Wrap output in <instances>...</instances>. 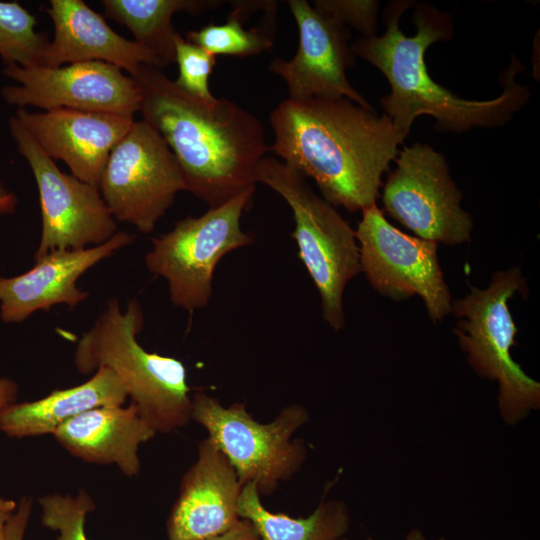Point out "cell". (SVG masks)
Segmentation results:
<instances>
[{
	"label": "cell",
	"mask_w": 540,
	"mask_h": 540,
	"mask_svg": "<svg viewBox=\"0 0 540 540\" xmlns=\"http://www.w3.org/2000/svg\"><path fill=\"white\" fill-rule=\"evenodd\" d=\"M269 121L274 133L269 150L311 178L326 201L352 213L376 203L382 174L405 139L385 113L347 98H288Z\"/></svg>",
	"instance_id": "1"
},
{
	"label": "cell",
	"mask_w": 540,
	"mask_h": 540,
	"mask_svg": "<svg viewBox=\"0 0 540 540\" xmlns=\"http://www.w3.org/2000/svg\"><path fill=\"white\" fill-rule=\"evenodd\" d=\"M132 77L142 120L169 146L186 191L213 208L255 186L256 168L269 150L256 116L226 98L193 97L157 67L142 65Z\"/></svg>",
	"instance_id": "2"
},
{
	"label": "cell",
	"mask_w": 540,
	"mask_h": 540,
	"mask_svg": "<svg viewBox=\"0 0 540 540\" xmlns=\"http://www.w3.org/2000/svg\"><path fill=\"white\" fill-rule=\"evenodd\" d=\"M410 5V1L390 3L384 12L386 32L361 37L350 45L353 54L374 65L388 80L391 91L380 104L402 135L409 134L421 115L433 116L438 129L449 132L501 125L527 102L529 89L515 81L520 71L516 59L502 76V93L491 100L461 99L436 83L428 73L425 52L434 42L452 36V22L448 14L432 6L417 5L413 17L417 32L407 37L399 21Z\"/></svg>",
	"instance_id": "3"
},
{
	"label": "cell",
	"mask_w": 540,
	"mask_h": 540,
	"mask_svg": "<svg viewBox=\"0 0 540 540\" xmlns=\"http://www.w3.org/2000/svg\"><path fill=\"white\" fill-rule=\"evenodd\" d=\"M143 325L137 300H130L122 312L118 299H110L78 340L73 361L82 374L100 367L111 369L142 418L156 433H169L192 419L187 372L180 360L148 352L139 344L137 335Z\"/></svg>",
	"instance_id": "4"
},
{
	"label": "cell",
	"mask_w": 540,
	"mask_h": 540,
	"mask_svg": "<svg viewBox=\"0 0 540 540\" xmlns=\"http://www.w3.org/2000/svg\"><path fill=\"white\" fill-rule=\"evenodd\" d=\"M255 176L256 183L274 190L291 208L298 256L320 295L324 320L339 331L345 325V287L361 272L355 231L302 174L284 162L265 156Z\"/></svg>",
	"instance_id": "5"
},
{
	"label": "cell",
	"mask_w": 540,
	"mask_h": 540,
	"mask_svg": "<svg viewBox=\"0 0 540 540\" xmlns=\"http://www.w3.org/2000/svg\"><path fill=\"white\" fill-rule=\"evenodd\" d=\"M470 293L452 301L459 319L454 330L475 372L498 382V408L504 422L515 425L540 407V383L516 363L511 348L518 332L508 307L516 292L527 293L521 270L497 271L486 289L469 285Z\"/></svg>",
	"instance_id": "6"
},
{
	"label": "cell",
	"mask_w": 540,
	"mask_h": 540,
	"mask_svg": "<svg viewBox=\"0 0 540 540\" xmlns=\"http://www.w3.org/2000/svg\"><path fill=\"white\" fill-rule=\"evenodd\" d=\"M191 417L201 424L209 439L234 467L242 485L254 482L258 491L270 495L280 481L290 479L302 467L306 446L294 433L309 420L300 404L283 408L264 424L256 421L244 404L223 406L202 391L192 396Z\"/></svg>",
	"instance_id": "7"
},
{
	"label": "cell",
	"mask_w": 540,
	"mask_h": 540,
	"mask_svg": "<svg viewBox=\"0 0 540 540\" xmlns=\"http://www.w3.org/2000/svg\"><path fill=\"white\" fill-rule=\"evenodd\" d=\"M255 186L199 217L178 220L173 229L152 239L145 256L147 269L168 283L170 301L193 312L205 308L213 294L217 264L228 253L253 243L241 227L243 211Z\"/></svg>",
	"instance_id": "8"
},
{
	"label": "cell",
	"mask_w": 540,
	"mask_h": 540,
	"mask_svg": "<svg viewBox=\"0 0 540 540\" xmlns=\"http://www.w3.org/2000/svg\"><path fill=\"white\" fill-rule=\"evenodd\" d=\"M98 189L116 221L148 234L186 183L163 137L141 120L112 149Z\"/></svg>",
	"instance_id": "9"
},
{
	"label": "cell",
	"mask_w": 540,
	"mask_h": 540,
	"mask_svg": "<svg viewBox=\"0 0 540 540\" xmlns=\"http://www.w3.org/2000/svg\"><path fill=\"white\" fill-rule=\"evenodd\" d=\"M9 129L39 192L42 231L35 260L52 251L86 249L111 239L118 226L98 187L63 173L14 115Z\"/></svg>",
	"instance_id": "10"
},
{
	"label": "cell",
	"mask_w": 540,
	"mask_h": 540,
	"mask_svg": "<svg viewBox=\"0 0 540 540\" xmlns=\"http://www.w3.org/2000/svg\"><path fill=\"white\" fill-rule=\"evenodd\" d=\"M444 156L415 143L398 153L383 190L384 210L419 238L448 245L471 239L473 221Z\"/></svg>",
	"instance_id": "11"
},
{
	"label": "cell",
	"mask_w": 540,
	"mask_h": 540,
	"mask_svg": "<svg viewBox=\"0 0 540 540\" xmlns=\"http://www.w3.org/2000/svg\"><path fill=\"white\" fill-rule=\"evenodd\" d=\"M355 236L361 272L378 293L396 301L420 296L434 322L452 311L437 242L403 233L386 220L376 203L362 210Z\"/></svg>",
	"instance_id": "12"
},
{
	"label": "cell",
	"mask_w": 540,
	"mask_h": 540,
	"mask_svg": "<svg viewBox=\"0 0 540 540\" xmlns=\"http://www.w3.org/2000/svg\"><path fill=\"white\" fill-rule=\"evenodd\" d=\"M3 74L16 84L3 87L2 97L18 108H67L129 117L139 112L138 83L110 63L87 61L29 68L4 64Z\"/></svg>",
	"instance_id": "13"
},
{
	"label": "cell",
	"mask_w": 540,
	"mask_h": 540,
	"mask_svg": "<svg viewBox=\"0 0 540 540\" xmlns=\"http://www.w3.org/2000/svg\"><path fill=\"white\" fill-rule=\"evenodd\" d=\"M287 4L298 27V49L289 60L274 59L269 69L286 83L289 99L347 98L372 108L347 79L346 71L354 64L348 27L321 14L306 0Z\"/></svg>",
	"instance_id": "14"
},
{
	"label": "cell",
	"mask_w": 540,
	"mask_h": 540,
	"mask_svg": "<svg viewBox=\"0 0 540 540\" xmlns=\"http://www.w3.org/2000/svg\"><path fill=\"white\" fill-rule=\"evenodd\" d=\"M39 147L62 160L72 175L98 187L108 157L134 123L133 117L56 108L14 115Z\"/></svg>",
	"instance_id": "15"
},
{
	"label": "cell",
	"mask_w": 540,
	"mask_h": 540,
	"mask_svg": "<svg viewBox=\"0 0 540 540\" xmlns=\"http://www.w3.org/2000/svg\"><path fill=\"white\" fill-rule=\"evenodd\" d=\"M134 236L117 232L107 242L80 250H56L35 260L28 271L0 278V318L18 323L39 310L64 304L70 308L83 302L88 293L77 287L78 279L91 267L130 245Z\"/></svg>",
	"instance_id": "16"
},
{
	"label": "cell",
	"mask_w": 540,
	"mask_h": 540,
	"mask_svg": "<svg viewBox=\"0 0 540 540\" xmlns=\"http://www.w3.org/2000/svg\"><path fill=\"white\" fill-rule=\"evenodd\" d=\"M242 487L226 456L209 438L203 440L197 460L181 480L167 521L169 539L200 540L230 529L240 519Z\"/></svg>",
	"instance_id": "17"
},
{
	"label": "cell",
	"mask_w": 540,
	"mask_h": 540,
	"mask_svg": "<svg viewBox=\"0 0 540 540\" xmlns=\"http://www.w3.org/2000/svg\"><path fill=\"white\" fill-rule=\"evenodd\" d=\"M54 25L42 67L87 61L110 63L134 76L142 65L163 68L157 56L116 33L82 0H51L46 9Z\"/></svg>",
	"instance_id": "18"
},
{
	"label": "cell",
	"mask_w": 540,
	"mask_h": 540,
	"mask_svg": "<svg viewBox=\"0 0 540 540\" xmlns=\"http://www.w3.org/2000/svg\"><path fill=\"white\" fill-rule=\"evenodd\" d=\"M155 434L133 403L91 409L53 433L73 456L95 464H114L129 477L140 471L139 446Z\"/></svg>",
	"instance_id": "19"
},
{
	"label": "cell",
	"mask_w": 540,
	"mask_h": 540,
	"mask_svg": "<svg viewBox=\"0 0 540 540\" xmlns=\"http://www.w3.org/2000/svg\"><path fill=\"white\" fill-rule=\"evenodd\" d=\"M127 397L117 375L107 367H100L78 386L8 406L0 413V430L13 438L53 434L78 415L98 407L122 406Z\"/></svg>",
	"instance_id": "20"
},
{
	"label": "cell",
	"mask_w": 540,
	"mask_h": 540,
	"mask_svg": "<svg viewBox=\"0 0 540 540\" xmlns=\"http://www.w3.org/2000/svg\"><path fill=\"white\" fill-rule=\"evenodd\" d=\"M237 512L253 524L261 540H336L343 538L350 526L348 508L339 500L322 501L305 518L272 513L261 503L254 482L243 485Z\"/></svg>",
	"instance_id": "21"
},
{
	"label": "cell",
	"mask_w": 540,
	"mask_h": 540,
	"mask_svg": "<svg viewBox=\"0 0 540 540\" xmlns=\"http://www.w3.org/2000/svg\"><path fill=\"white\" fill-rule=\"evenodd\" d=\"M104 14L129 29L135 42L153 52L162 64L175 62L177 32L172 17L177 12L198 14L220 5L205 0H102Z\"/></svg>",
	"instance_id": "22"
},
{
	"label": "cell",
	"mask_w": 540,
	"mask_h": 540,
	"mask_svg": "<svg viewBox=\"0 0 540 540\" xmlns=\"http://www.w3.org/2000/svg\"><path fill=\"white\" fill-rule=\"evenodd\" d=\"M267 1L231 2L233 10L223 24H209L187 33L186 40L213 55L249 57L269 51L275 39L276 9L257 26L246 28L249 16Z\"/></svg>",
	"instance_id": "23"
},
{
	"label": "cell",
	"mask_w": 540,
	"mask_h": 540,
	"mask_svg": "<svg viewBox=\"0 0 540 540\" xmlns=\"http://www.w3.org/2000/svg\"><path fill=\"white\" fill-rule=\"evenodd\" d=\"M37 20L17 2L0 1V56L4 64L39 67L49 46L45 34L35 30Z\"/></svg>",
	"instance_id": "24"
},
{
	"label": "cell",
	"mask_w": 540,
	"mask_h": 540,
	"mask_svg": "<svg viewBox=\"0 0 540 540\" xmlns=\"http://www.w3.org/2000/svg\"><path fill=\"white\" fill-rule=\"evenodd\" d=\"M41 523L58 533L57 540H88L85 533L87 515L95 502L84 490L76 495L48 494L39 498Z\"/></svg>",
	"instance_id": "25"
},
{
	"label": "cell",
	"mask_w": 540,
	"mask_h": 540,
	"mask_svg": "<svg viewBox=\"0 0 540 540\" xmlns=\"http://www.w3.org/2000/svg\"><path fill=\"white\" fill-rule=\"evenodd\" d=\"M175 62L179 70L174 81L177 87L204 101L216 98L209 88V77L216 64L215 55L187 41L178 33L175 38Z\"/></svg>",
	"instance_id": "26"
},
{
	"label": "cell",
	"mask_w": 540,
	"mask_h": 540,
	"mask_svg": "<svg viewBox=\"0 0 540 540\" xmlns=\"http://www.w3.org/2000/svg\"><path fill=\"white\" fill-rule=\"evenodd\" d=\"M314 8L341 24L359 30L363 37L374 36L377 26V1L318 0Z\"/></svg>",
	"instance_id": "27"
},
{
	"label": "cell",
	"mask_w": 540,
	"mask_h": 540,
	"mask_svg": "<svg viewBox=\"0 0 540 540\" xmlns=\"http://www.w3.org/2000/svg\"><path fill=\"white\" fill-rule=\"evenodd\" d=\"M31 507V499L24 496L18 503L16 512L9 521L6 540L24 539L25 531L31 514Z\"/></svg>",
	"instance_id": "28"
},
{
	"label": "cell",
	"mask_w": 540,
	"mask_h": 540,
	"mask_svg": "<svg viewBox=\"0 0 540 540\" xmlns=\"http://www.w3.org/2000/svg\"><path fill=\"white\" fill-rule=\"evenodd\" d=\"M200 540H261L253 524L240 518L230 529Z\"/></svg>",
	"instance_id": "29"
},
{
	"label": "cell",
	"mask_w": 540,
	"mask_h": 540,
	"mask_svg": "<svg viewBox=\"0 0 540 540\" xmlns=\"http://www.w3.org/2000/svg\"><path fill=\"white\" fill-rule=\"evenodd\" d=\"M17 384L8 378H0V413L8 406L16 403Z\"/></svg>",
	"instance_id": "30"
},
{
	"label": "cell",
	"mask_w": 540,
	"mask_h": 540,
	"mask_svg": "<svg viewBox=\"0 0 540 540\" xmlns=\"http://www.w3.org/2000/svg\"><path fill=\"white\" fill-rule=\"evenodd\" d=\"M17 506L14 500L0 498V540H6L8 524Z\"/></svg>",
	"instance_id": "31"
},
{
	"label": "cell",
	"mask_w": 540,
	"mask_h": 540,
	"mask_svg": "<svg viewBox=\"0 0 540 540\" xmlns=\"http://www.w3.org/2000/svg\"><path fill=\"white\" fill-rule=\"evenodd\" d=\"M17 198L0 183V213H12L16 207Z\"/></svg>",
	"instance_id": "32"
},
{
	"label": "cell",
	"mask_w": 540,
	"mask_h": 540,
	"mask_svg": "<svg viewBox=\"0 0 540 540\" xmlns=\"http://www.w3.org/2000/svg\"><path fill=\"white\" fill-rule=\"evenodd\" d=\"M336 540H346V539L339 538ZM367 540H373V539L369 537ZM406 540H430V539H427L420 529L414 528L408 533ZM435 540H447V539L439 538Z\"/></svg>",
	"instance_id": "33"
}]
</instances>
